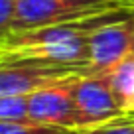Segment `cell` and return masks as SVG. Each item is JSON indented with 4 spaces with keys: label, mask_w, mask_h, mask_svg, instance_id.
Listing matches in <instances>:
<instances>
[{
    "label": "cell",
    "mask_w": 134,
    "mask_h": 134,
    "mask_svg": "<svg viewBox=\"0 0 134 134\" xmlns=\"http://www.w3.org/2000/svg\"><path fill=\"white\" fill-rule=\"evenodd\" d=\"M130 16H134V6L122 4L107 12L85 16L79 20L30 30V32L10 34L0 42V57L87 69L89 38L103 26Z\"/></svg>",
    "instance_id": "cell-1"
},
{
    "label": "cell",
    "mask_w": 134,
    "mask_h": 134,
    "mask_svg": "<svg viewBox=\"0 0 134 134\" xmlns=\"http://www.w3.org/2000/svg\"><path fill=\"white\" fill-rule=\"evenodd\" d=\"M116 6L122 4L109 0H18L12 34L79 20L85 16L107 12Z\"/></svg>",
    "instance_id": "cell-2"
},
{
    "label": "cell",
    "mask_w": 134,
    "mask_h": 134,
    "mask_svg": "<svg viewBox=\"0 0 134 134\" xmlns=\"http://www.w3.org/2000/svg\"><path fill=\"white\" fill-rule=\"evenodd\" d=\"M83 71H87V69L46 65V63L28 61V59L0 57V99L30 97L32 93L40 91L47 85L69 79Z\"/></svg>",
    "instance_id": "cell-3"
},
{
    "label": "cell",
    "mask_w": 134,
    "mask_h": 134,
    "mask_svg": "<svg viewBox=\"0 0 134 134\" xmlns=\"http://www.w3.org/2000/svg\"><path fill=\"white\" fill-rule=\"evenodd\" d=\"M79 75L57 81L53 85H47V87L32 93L28 97L30 120L55 126V128L67 130L73 134L79 132V114H77L75 99H73V85Z\"/></svg>",
    "instance_id": "cell-4"
},
{
    "label": "cell",
    "mask_w": 134,
    "mask_h": 134,
    "mask_svg": "<svg viewBox=\"0 0 134 134\" xmlns=\"http://www.w3.org/2000/svg\"><path fill=\"white\" fill-rule=\"evenodd\" d=\"M73 99H75L77 114H79V132L126 116L118 109L116 100L100 73H81L73 85Z\"/></svg>",
    "instance_id": "cell-5"
},
{
    "label": "cell",
    "mask_w": 134,
    "mask_h": 134,
    "mask_svg": "<svg viewBox=\"0 0 134 134\" xmlns=\"http://www.w3.org/2000/svg\"><path fill=\"white\" fill-rule=\"evenodd\" d=\"M134 51V16L99 28L89 38L87 71L100 73Z\"/></svg>",
    "instance_id": "cell-6"
},
{
    "label": "cell",
    "mask_w": 134,
    "mask_h": 134,
    "mask_svg": "<svg viewBox=\"0 0 134 134\" xmlns=\"http://www.w3.org/2000/svg\"><path fill=\"white\" fill-rule=\"evenodd\" d=\"M100 75L105 77L118 109L124 114H134V51L100 71Z\"/></svg>",
    "instance_id": "cell-7"
},
{
    "label": "cell",
    "mask_w": 134,
    "mask_h": 134,
    "mask_svg": "<svg viewBox=\"0 0 134 134\" xmlns=\"http://www.w3.org/2000/svg\"><path fill=\"white\" fill-rule=\"evenodd\" d=\"M0 134H73L55 126L40 124L34 120H8L0 122Z\"/></svg>",
    "instance_id": "cell-8"
},
{
    "label": "cell",
    "mask_w": 134,
    "mask_h": 134,
    "mask_svg": "<svg viewBox=\"0 0 134 134\" xmlns=\"http://www.w3.org/2000/svg\"><path fill=\"white\" fill-rule=\"evenodd\" d=\"M8 120H30L28 97H6L0 99V122Z\"/></svg>",
    "instance_id": "cell-9"
},
{
    "label": "cell",
    "mask_w": 134,
    "mask_h": 134,
    "mask_svg": "<svg viewBox=\"0 0 134 134\" xmlns=\"http://www.w3.org/2000/svg\"><path fill=\"white\" fill-rule=\"evenodd\" d=\"M77 134H134V114H126V116H120L113 122H107L103 126L83 130Z\"/></svg>",
    "instance_id": "cell-10"
},
{
    "label": "cell",
    "mask_w": 134,
    "mask_h": 134,
    "mask_svg": "<svg viewBox=\"0 0 134 134\" xmlns=\"http://www.w3.org/2000/svg\"><path fill=\"white\" fill-rule=\"evenodd\" d=\"M18 0H0V42L12 34V22L16 16Z\"/></svg>",
    "instance_id": "cell-11"
},
{
    "label": "cell",
    "mask_w": 134,
    "mask_h": 134,
    "mask_svg": "<svg viewBox=\"0 0 134 134\" xmlns=\"http://www.w3.org/2000/svg\"><path fill=\"white\" fill-rule=\"evenodd\" d=\"M109 2H116V4H132L134 6V0H109Z\"/></svg>",
    "instance_id": "cell-12"
}]
</instances>
